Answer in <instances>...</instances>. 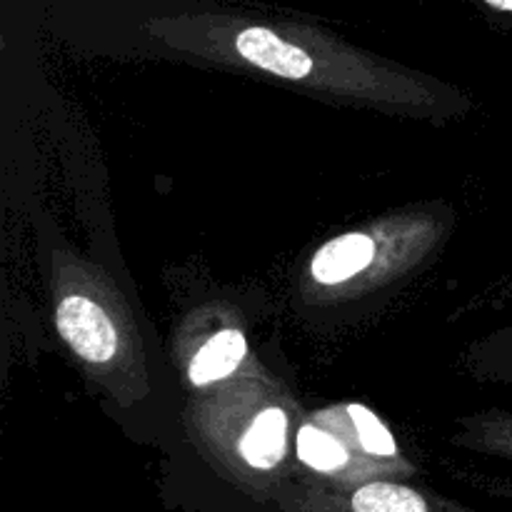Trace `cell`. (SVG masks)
<instances>
[{"mask_svg": "<svg viewBox=\"0 0 512 512\" xmlns=\"http://www.w3.org/2000/svg\"><path fill=\"white\" fill-rule=\"evenodd\" d=\"M285 440H288V415L280 408H268L245 430L240 453L250 468L270 470L283 460Z\"/></svg>", "mask_w": 512, "mask_h": 512, "instance_id": "cell-4", "label": "cell"}, {"mask_svg": "<svg viewBox=\"0 0 512 512\" xmlns=\"http://www.w3.org/2000/svg\"><path fill=\"white\" fill-rule=\"evenodd\" d=\"M245 350H248V345H245V338L240 330H220L190 360V383L208 385L215 383V380L228 378L243 363Z\"/></svg>", "mask_w": 512, "mask_h": 512, "instance_id": "cell-5", "label": "cell"}, {"mask_svg": "<svg viewBox=\"0 0 512 512\" xmlns=\"http://www.w3.org/2000/svg\"><path fill=\"white\" fill-rule=\"evenodd\" d=\"M353 512H428V503L405 485L368 483L355 490Z\"/></svg>", "mask_w": 512, "mask_h": 512, "instance_id": "cell-6", "label": "cell"}, {"mask_svg": "<svg viewBox=\"0 0 512 512\" xmlns=\"http://www.w3.org/2000/svg\"><path fill=\"white\" fill-rule=\"evenodd\" d=\"M58 333L78 358L88 363H108L118 353V333L105 310L85 295H68L55 313Z\"/></svg>", "mask_w": 512, "mask_h": 512, "instance_id": "cell-1", "label": "cell"}, {"mask_svg": "<svg viewBox=\"0 0 512 512\" xmlns=\"http://www.w3.org/2000/svg\"><path fill=\"white\" fill-rule=\"evenodd\" d=\"M298 455L305 465L320 473H333L348 463V450L323 430L305 425L298 433Z\"/></svg>", "mask_w": 512, "mask_h": 512, "instance_id": "cell-7", "label": "cell"}, {"mask_svg": "<svg viewBox=\"0 0 512 512\" xmlns=\"http://www.w3.org/2000/svg\"><path fill=\"white\" fill-rule=\"evenodd\" d=\"M375 243L363 233H348L330 240L313 258V278L323 285L345 283L373 263Z\"/></svg>", "mask_w": 512, "mask_h": 512, "instance_id": "cell-3", "label": "cell"}, {"mask_svg": "<svg viewBox=\"0 0 512 512\" xmlns=\"http://www.w3.org/2000/svg\"><path fill=\"white\" fill-rule=\"evenodd\" d=\"M348 415L350 420H353L355 430H358L360 445H363L370 455H380V458H385V455H395V450L398 448H395L393 435H390V430L380 423L378 415L370 413L365 405H358V403L350 405Z\"/></svg>", "mask_w": 512, "mask_h": 512, "instance_id": "cell-8", "label": "cell"}, {"mask_svg": "<svg viewBox=\"0 0 512 512\" xmlns=\"http://www.w3.org/2000/svg\"><path fill=\"white\" fill-rule=\"evenodd\" d=\"M485 3L498 10H505V13H512V0H485Z\"/></svg>", "mask_w": 512, "mask_h": 512, "instance_id": "cell-9", "label": "cell"}, {"mask_svg": "<svg viewBox=\"0 0 512 512\" xmlns=\"http://www.w3.org/2000/svg\"><path fill=\"white\" fill-rule=\"evenodd\" d=\"M235 48L248 63L268 70V73L280 75L288 80L308 78L313 70V58L298 45L285 43L280 35L268 28H248L238 35Z\"/></svg>", "mask_w": 512, "mask_h": 512, "instance_id": "cell-2", "label": "cell"}]
</instances>
